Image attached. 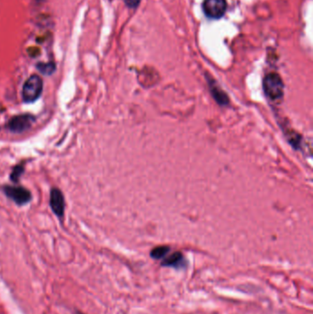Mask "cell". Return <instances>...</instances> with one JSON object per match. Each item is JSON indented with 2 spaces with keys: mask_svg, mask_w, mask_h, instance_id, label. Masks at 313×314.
Wrapping results in <instances>:
<instances>
[{
  "mask_svg": "<svg viewBox=\"0 0 313 314\" xmlns=\"http://www.w3.org/2000/svg\"><path fill=\"white\" fill-rule=\"evenodd\" d=\"M284 82L277 73H269L263 80V89L266 97L272 101L282 100L284 97Z\"/></svg>",
  "mask_w": 313,
  "mask_h": 314,
  "instance_id": "6da1fadb",
  "label": "cell"
},
{
  "mask_svg": "<svg viewBox=\"0 0 313 314\" xmlns=\"http://www.w3.org/2000/svg\"><path fill=\"white\" fill-rule=\"evenodd\" d=\"M43 90V80L38 75L29 77L22 87V100L25 103H32L39 100Z\"/></svg>",
  "mask_w": 313,
  "mask_h": 314,
  "instance_id": "7a4b0ae2",
  "label": "cell"
},
{
  "mask_svg": "<svg viewBox=\"0 0 313 314\" xmlns=\"http://www.w3.org/2000/svg\"><path fill=\"white\" fill-rule=\"evenodd\" d=\"M227 0H204L202 10L204 15L211 20H219L227 10Z\"/></svg>",
  "mask_w": 313,
  "mask_h": 314,
  "instance_id": "3957f363",
  "label": "cell"
},
{
  "mask_svg": "<svg viewBox=\"0 0 313 314\" xmlns=\"http://www.w3.org/2000/svg\"><path fill=\"white\" fill-rule=\"evenodd\" d=\"M3 191L8 199L13 200L19 206L26 205L32 200V193L24 187L4 186Z\"/></svg>",
  "mask_w": 313,
  "mask_h": 314,
  "instance_id": "277c9868",
  "label": "cell"
},
{
  "mask_svg": "<svg viewBox=\"0 0 313 314\" xmlns=\"http://www.w3.org/2000/svg\"><path fill=\"white\" fill-rule=\"evenodd\" d=\"M35 121L36 118L29 113L14 116L8 122V130L14 133H21L29 130L33 123H35Z\"/></svg>",
  "mask_w": 313,
  "mask_h": 314,
  "instance_id": "5b68a950",
  "label": "cell"
},
{
  "mask_svg": "<svg viewBox=\"0 0 313 314\" xmlns=\"http://www.w3.org/2000/svg\"><path fill=\"white\" fill-rule=\"evenodd\" d=\"M50 206L57 217L63 218L65 209V201L63 192L58 188H53L50 194Z\"/></svg>",
  "mask_w": 313,
  "mask_h": 314,
  "instance_id": "8992f818",
  "label": "cell"
},
{
  "mask_svg": "<svg viewBox=\"0 0 313 314\" xmlns=\"http://www.w3.org/2000/svg\"><path fill=\"white\" fill-rule=\"evenodd\" d=\"M207 80L210 86V90L213 99L216 100V102L220 106H227L230 103V100L226 92H224L223 89L220 88L217 82L212 78V76H207Z\"/></svg>",
  "mask_w": 313,
  "mask_h": 314,
  "instance_id": "52a82bcc",
  "label": "cell"
},
{
  "mask_svg": "<svg viewBox=\"0 0 313 314\" xmlns=\"http://www.w3.org/2000/svg\"><path fill=\"white\" fill-rule=\"evenodd\" d=\"M163 267H170V268H182L187 266V262L184 258V255L180 252H176L172 253L170 256L165 258L162 262Z\"/></svg>",
  "mask_w": 313,
  "mask_h": 314,
  "instance_id": "ba28073f",
  "label": "cell"
},
{
  "mask_svg": "<svg viewBox=\"0 0 313 314\" xmlns=\"http://www.w3.org/2000/svg\"><path fill=\"white\" fill-rule=\"evenodd\" d=\"M37 69L39 70V72L42 75L45 76H51L53 75L56 70V64L54 62H48V63H38L36 65Z\"/></svg>",
  "mask_w": 313,
  "mask_h": 314,
  "instance_id": "9c48e42d",
  "label": "cell"
},
{
  "mask_svg": "<svg viewBox=\"0 0 313 314\" xmlns=\"http://www.w3.org/2000/svg\"><path fill=\"white\" fill-rule=\"evenodd\" d=\"M170 251V247L166 245H162V246H157L155 249L151 251V257L154 259H160L163 258L167 253Z\"/></svg>",
  "mask_w": 313,
  "mask_h": 314,
  "instance_id": "30bf717a",
  "label": "cell"
},
{
  "mask_svg": "<svg viewBox=\"0 0 313 314\" xmlns=\"http://www.w3.org/2000/svg\"><path fill=\"white\" fill-rule=\"evenodd\" d=\"M24 167H25L24 164H20V165H17L16 167H14V168H13L11 174H10L11 181H13L14 183L19 182L20 176L23 175Z\"/></svg>",
  "mask_w": 313,
  "mask_h": 314,
  "instance_id": "8fae6325",
  "label": "cell"
},
{
  "mask_svg": "<svg viewBox=\"0 0 313 314\" xmlns=\"http://www.w3.org/2000/svg\"><path fill=\"white\" fill-rule=\"evenodd\" d=\"M126 6L131 9H136L140 6L141 0H123Z\"/></svg>",
  "mask_w": 313,
  "mask_h": 314,
  "instance_id": "7c38bea8",
  "label": "cell"
},
{
  "mask_svg": "<svg viewBox=\"0 0 313 314\" xmlns=\"http://www.w3.org/2000/svg\"><path fill=\"white\" fill-rule=\"evenodd\" d=\"M76 314H84L83 313H81V312H78V311H77L76 312Z\"/></svg>",
  "mask_w": 313,
  "mask_h": 314,
  "instance_id": "4fadbf2b",
  "label": "cell"
}]
</instances>
